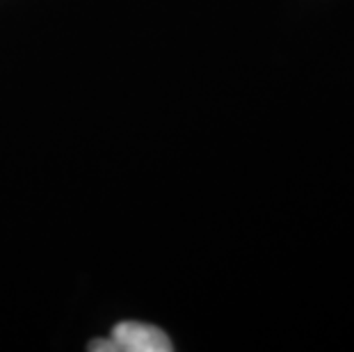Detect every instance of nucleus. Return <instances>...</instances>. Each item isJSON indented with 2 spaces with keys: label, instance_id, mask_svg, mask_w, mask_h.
<instances>
[{
  "label": "nucleus",
  "instance_id": "nucleus-1",
  "mask_svg": "<svg viewBox=\"0 0 354 352\" xmlns=\"http://www.w3.org/2000/svg\"><path fill=\"white\" fill-rule=\"evenodd\" d=\"M112 352H169L174 350L169 336L156 325L145 323H119L110 334Z\"/></svg>",
  "mask_w": 354,
  "mask_h": 352
}]
</instances>
